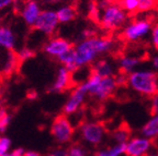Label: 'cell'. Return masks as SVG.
Listing matches in <instances>:
<instances>
[{
	"mask_svg": "<svg viewBox=\"0 0 158 156\" xmlns=\"http://www.w3.org/2000/svg\"><path fill=\"white\" fill-rule=\"evenodd\" d=\"M113 47V41L109 37L94 36L81 39L74 46L77 68L81 69L96 62L102 55L106 54Z\"/></svg>",
	"mask_w": 158,
	"mask_h": 156,
	"instance_id": "6da1fadb",
	"label": "cell"
},
{
	"mask_svg": "<svg viewBox=\"0 0 158 156\" xmlns=\"http://www.w3.org/2000/svg\"><path fill=\"white\" fill-rule=\"evenodd\" d=\"M98 21L106 31H115L125 26L128 13L121 7L118 0H103L100 2Z\"/></svg>",
	"mask_w": 158,
	"mask_h": 156,
	"instance_id": "7a4b0ae2",
	"label": "cell"
},
{
	"mask_svg": "<svg viewBox=\"0 0 158 156\" xmlns=\"http://www.w3.org/2000/svg\"><path fill=\"white\" fill-rule=\"evenodd\" d=\"M126 83L132 91L146 97L158 94V73L152 70H135L127 74Z\"/></svg>",
	"mask_w": 158,
	"mask_h": 156,
	"instance_id": "3957f363",
	"label": "cell"
},
{
	"mask_svg": "<svg viewBox=\"0 0 158 156\" xmlns=\"http://www.w3.org/2000/svg\"><path fill=\"white\" fill-rule=\"evenodd\" d=\"M82 83L88 92V95L99 102H104L111 97L118 86L116 78L114 76L102 78L94 73L89 74L88 79Z\"/></svg>",
	"mask_w": 158,
	"mask_h": 156,
	"instance_id": "277c9868",
	"label": "cell"
},
{
	"mask_svg": "<svg viewBox=\"0 0 158 156\" xmlns=\"http://www.w3.org/2000/svg\"><path fill=\"white\" fill-rule=\"evenodd\" d=\"M75 128L65 114H60L54 119L51 126V134L57 144L64 145L73 140Z\"/></svg>",
	"mask_w": 158,
	"mask_h": 156,
	"instance_id": "5b68a950",
	"label": "cell"
},
{
	"mask_svg": "<svg viewBox=\"0 0 158 156\" xmlns=\"http://www.w3.org/2000/svg\"><path fill=\"white\" fill-rule=\"evenodd\" d=\"M153 23L148 19H137L132 22L127 23L124 26L122 37L126 41L134 43L141 39L145 38L148 34H151L152 29H153Z\"/></svg>",
	"mask_w": 158,
	"mask_h": 156,
	"instance_id": "8992f818",
	"label": "cell"
},
{
	"mask_svg": "<svg viewBox=\"0 0 158 156\" xmlns=\"http://www.w3.org/2000/svg\"><path fill=\"white\" fill-rule=\"evenodd\" d=\"M79 133L80 137L90 146H99L103 142L106 138V128L100 122H82L79 126Z\"/></svg>",
	"mask_w": 158,
	"mask_h": 156,
	"instance_id": "52a82bcc",
	"label": "cell"
},
{
	"mask_svg": "<svg viewBox=\"0 0 158 156\" xmlns=\"http://www.w3.org/2000/svg\"><path fill=\"white\" fill-rule=\"evenodd\" d=\"M58 24H59V20L58 17H57L56 11L46 9V10H42V12L40 14L33 29L43 33L46 36L52 37L55 34V32L57 31Z\"/></svg>",
	"mask_w": 158,
	"mask_h": 156,
	"instance_id": "ba28073f",
	"label": "cell"
},
{
	"mask_svg": "<svg viewBox=\"0 0 158 156\" xmlns=\"http://www.w3.org/2000/svg\"><path fill=\"white\" fill-rule=\"evenodd\" d=\"M87 95H88V92L85 88L84 83H80L72 91L69 97L67 98L63 107V114H65L66 116H70L79 111L86 102Z\"/></svg>",
	"mask_w": 158,
	"mask_h": 156,
	"instance_id": "9c48e42d",
	"label": "cell"
},
{
	"mask_svg": "<svg viewBox=\"0 0 158 156\" xmlns=\"http://www.w3.org/2000/svg\"><path fill=\"white\" fill-rule=\"evenodd\" d=\"M153 140L143 135L133 137L126 143L125 156H148L153 151Z\"/></svg>",
	"mask_w": 158,
	"mask_h": 156,
	"instance_id": "30bf717a",
	"label": "cell"
},
{
	"mask_svg": "<svg viewBox=\"0 0 158 156\" xmlns=\"http://www.w3.org/2000/svg\"><path fill=\"white\" fill-rule=\"evenodd\" d=\"M74 48V45L63 37H52L43 46V53L51 58L58 59L60 56L70 51Z\"/></svg>",
	"mask_w": 158,
	"mask_h": 156,
	"instance_id": "8fae6325",
	"label": "cell"
},
{
	"mask_svg": "<svg viewBox=\"0 0 158 156\" xmlns=\"http://www.w3.org/2000/svg\"><path fill=\"white\" fill-rule=\"evenodd\" d=\"M73 84V73L69 70H67L65 67L60 66L57 70V76L55 78L54 83L52 86L49 88V93H55V94H59V93L65 92L68 90Z\"/></svg>",
	"mask_w": 158,
	"mask_h": 156,
	"instance_id": "7c38bea8",
	"label": "cell"
},
{
	"mask_svg": "<svg viewBox=\"0 0 158 156\" xmlns=\"http://www.w3.org/2000/svg\"><path fill=\"white\" fill-rule=\"evenodd\" d=\"M41 12H42V10H41V7H40L36 0H30L23 7L21 17H22L25 24L29 27H32L33 29Z\"/></svg>",
	"mask_w": 158,
	"mask_h": 156,
	"instance_id": "4fadbf2b",
	"label": "cell"
},
{
	"mask_svg": "<svg viewBox=\"0 0 158 156\" xmlns=\"http://www.w3.org/2000/svg\"><path fill=\"white\" fill-rule=\"evenodd\" d=\"M90 73L97 74L102 78L114 76V66L106 59H99L92 64Z\"/></svg>",
	"mask_w": 158,
	"mask_h": 156,
	"instance_id": "5bb4252c",
	"label": "cell"
},
{
	"mask_svg": "<svg viewBox=\"0 0 158 156\" xmlns=\"http://www.w3.org/2000/svg\"><path fill=\"white\" fill-rule=\"evenodd\" d=\"M15 44H17V36L11 27L0 25V47L9 50H15Z\"/></svg>",
	"mask_w": 158,
	"mask_h": 156,
	"instance_id": "9a60e30c",
	"label": "cell"
},
{
	"mask_svg": "<svg viewBox=\"0 0 158 156\" xmlns=\"http://www.w3.org/2000/svg\"><path fill=\"white\" fill-rule=\"evenodd\" d=\"M142 59L135 56H123L118 60V68L123 74H130L139 66Z\"/></svg>",
	"mask_w": 158,
	"mask_h": 156,
	"instance_id": "2e32d148",
	"label": "cell"
},
{
	"mask_svg": "<svg viewBox=\"0 0 158 156\" xmlns=\"http://www.w3.org/2000/svg\"><path fill=\"white\" fill-rule=\"evenodd\" d=\"M141 135L148 138L151 140H155L158 138V114L153 115L148 121L144 124L141 129Z\"/></svg>",
	"mask_w": 158,
	"mask_h": 156,
	"instance_id": "e0dca14e",
	"label": "cell"
},
{
	"mask_svg": "<svg viewBox=\"0 0 158 156\" xmlns=\"http://www.w3.org/2000/svg\"><path fill=\"white\" fill-rule=\"evenodd\" d=\"M56 13H57V17H58L59 23H63V24L72 22L77 17L76 9L70 5L63 6V7L58 8L56 10Z\"/></svg>",
	"mask_w": 158,
	"mask_h": 156,
	"instance_id": "ac0fdd59",
	"label": "cell"
},
{
	"mask_svg": "<svg viewBox=\"0 0 158 156\" xmlns=\"http://www.w3.org/2000/svg\"><path fill=\"white\" fill-rule=\"evenodd\" d=\"M126 144L114 143L113 145L97 151L96 156H122L125 155Z\"/></svg>",
	"mask_w": 158,
	"mask_h": 156,
	"instance_id": "d6986e66",
	"label": "cell"
},
{
	"mask_svg": "<svg viewBox=\"0 0 158 156\" xmlns=\"http://www.w3.org/2000/svg\"><path fill=\"white\" fill-rule=\"evenodd\" d=\"M57 61H58L63 67H65L67 70L70 71L72 73H74V72H76V71L78 70L77 64H76V59H75L74 48L70 51H68V53H66V54H64L63 56L59 57V58L57 59Z\"/></svg>",
	"mask_w": 158,
	"mask_h": 156,
	"instance_id": "ffe728a7",
	"label": "cell"
},
{
	"mask_svg": "<svg viewBox=\"0 0 158 156\" xmlns=\"http://www.w3.org/2000/svg\"><path fill=\"white\" fill-rule=\"evenodd\" d=\"M112 139H113L114 143L126 144L128 140L131 139V131L125 126H121L112 132Z\"/></svg>",
	"mask_w": 158,
	"mask_h": 156,
	"instance_id": "44dd1931",
	"label": "cell"
},
{
	"mask_svg": "<svg viewBox=\"0 0 158 156\" xmlns=\"http://www.w3.org/2000/svg\"><path fill=\"white\" fill-rule=\"evenodd\" d=\"M118 1L121 7L128 14L138 12V0H118Z\"/></svg>",
	"mask_w": 158,
	"mask_h": 156,
	"instance_id": "7402d4cb",
	"label": "cell"
},
{
	"mask_svg": "<svg viewBox=\"0 0 158 156\" xmlns=\"http://www.w3.org/2000/svg\"><path fill=\"white\" fill-rule=\"evenodd\" d=\"M158 5V0H138V12H148Z\"/></svg>",
	"mask_w": 158,
	"mask_h": 156,
	"instance_id": "603a6c76",
	"label": "cell"
},
{
	"mask_svg": "<svg viewBox=\"0 0 158 156\" xmlns=\"http://www.w3.org/2000/svg\"><path fill=\"white\" fill-rule=\"evenodd\" d=\"M11 139L6 135L0 138V156H7L11 152Z\"/></svg>",
	"mask_w": 158,
	"mask_h": 156,
	"instance_id": "cb8c5ba5",
	"label": "cell"
},
{
	"mask_svg": "<svg viewBox=\"0 0 158 156\" xmlns=\"http://www.w3.org/2000/svg\"><path fill=\"white\" fill-rule=\"evenodd\" d=\"M67 149H68V156H88L86 149L78 143L73 144Z\"/></svg>",
	"mask_w": 158,
	"mask_h": 156,
	"instance_id": "d4e9b609",
	"label": "cell"
},
{
	"mask_svg": "<svg viewBox=\"0 0 158 156\" xmlns=\"http://www.w3.org/2000/svg\"><path fill=\"white\" fill-rule=\"evenodd\" d=\"M10 120H11L10 115H8L5 110H0V133L1 134L6 132L10 123Z\"/></svg>",
	"mask_w": 158,
	"mask_h": 156,
	"instance_id": "484cf974",
	"label": "cell"
},
{
	"mask_svg": "<svg viewBox=\"0 0 158 156\" xmlns=\"http://www.w3.org/2000/svg\"><path fill=\"white\" fill-rule=\"evenodd\" d=\"M18 56H19L20 60H27V59L32 58L35 56V51L33 49L29 48V47H23L21 50L18 53Z\"/></svg>",
	"mask_w": 158,
	"mask_h": 156,
	"instance_id": "4316f807",
	"label": "cell"
},
{
	"mask_svg": "<svg viewBox=\"0 0 158 156\" xmlns=\"http://www.w3.org/2000/svg\"><path fill=\"white\" fill-rule=\"evenodd\" d=\"M151 41H152V45L153 47L158 50V23L155 24L152 29V32H151Z\"/></svg>",
	"mask_w": 158,
	"mask_h": 156,
	"instance_id": "83f0119b",
	"label": "cell"
},
{
	"mask_svg": "<svg viewBox=\"0 0 158 156\" xmlns=\"http://www.w3.org/2000/svg\"><path fill=\"white\" fill-rule=\"evenodd\" d=\"M46 156H68V149H66V147H57V149L48 152V154Z\"/></svg>",
	"mask_w": 158,
	"mask_h": 156,
	"instance_id": "f1b7e54d",
	"label": "cell"
},
{
	"mask_svg": "<svg viewBox=\"0 0 158 156\" xmlns=\"http://www.w3.org/2000/svg\"><path fill=\"white\" fill-rule=\"evenodd\" d=\"M151 111L152 115H157L158 114V94L152 97V103H151Z\"/></svg>",
	"mask_w": 158,
	"mask_h": 156,
	"instance_id": "f546056e",
	"label": "cell"
},
{
	"mask_svg": "<svg viewBox=\"0 0 158 156\" xmlns=\"http://www.w3.org/2000/svg\"><path fill=\"white\" fill-rule=\"evenodd\" d=\"M15 2V0H0V11L7 9Z\"/></svg>",
	"mask_w": 158,
	"mask_h": 156,
	"instance_id": "4dcf8cb0",
	"label": "cell"
},
{
	"mask_svg": "<svg viewBox=\"0 0 158 156\" xmlns=\"http://www.w3.org/2000/svg\"><path fill=\"white\" fill-rule=\"evenodd\" d=\"M25 150L23 147H18V149H15L13 151H11L10 155L11 156H24L25 154Z\"/></svg>",
	"mask_w": 158,
	"mask_h": 156,
	"instance_id": "1f68e13d",
	"label": "cell"
},
{
	"mask_svg": "<svg viewBox=\"0 0 158 156\" xmlns=\"http://www.w3.org/2000/svg\"><path fill=\"white\" fill-rule=\"evenodd\" d=\"M151 64H152V67H153L155 70H158V55L154 56L153 58L151 59Z\"/></svg>",
	"mask_w": 158,
	"mask_h": 156,
	"instance_id": "d6a6232c",
	"label": "cell"
},
{
	"mask_svg": "<svg viewBox=\"0 0 158 156\" xmlns=\"http://www.w3.org/2000/svg\"><path fill=\"white\" fill-rule=\"evenodd\" d=\"M24 156H42V155L35 151H27L24 154Z\"/></svg>",
	"mask_w": 158,
	"mask_h": 156,
	"instance_id": "836d02e7",
	"label": "cell"
},
{
	"mask_svg": "<svg viewBox=\"0 0 158 156\" xmlns=\"http://www.w3.org/2000/svg\"><path fill=\"white\" fill-rule=\"evenodd\" d=\"M1 21H2V17L0 15V25H1Z\"/></svg>",
	"mask_w": 158,
	"mask_h": 156,
	"instance_id": "e575fe53",
	"label": "cell"
},
{
	"mask_svg": "<svg viewBox=\"0 0 158 156\" xmlns=\"http://www.w3.org/2000/svg\"><path fill=\"white\" fill-rule=\"evenodd\" d=\"M1 137H2V135H1V133H0V138H1Z\"/></svg>",
	"mask_w": 158,
	"mask_h": 156,
	"instance_id": "d590c367",
	"label": "cell"
},
{
	"mask_svg": "<svg viewBox=\"0 0 158 156\" xmlns=\"http://www.w3.org/2000/svg\"><path fill=\"white\" fill-rule=\"evenodd\" d=\"M10 153H11V152H10ZM7 156H11V155H10V154H9V155H7Z\"/></svg>",
	"mask_w": 158,
	"mask_h": 156,
	"instance_id": "8d00e7d4",
	"label": "cell"
},
{
	"mask_svg": "<svg viewBox=\"0 0 158 156\" xmlns=\"http://www.w3.org/2000/svg\"><path fill=\"white\" fill-rule=\"evenodd\" d=\"M156 156H158V152H157V155H156Z\"/></svg>",
	"mask_w": 158,
	"mask_h": 156,
	"instance_id": "74e56055",
	"label": "cell"
}]
</instances>
